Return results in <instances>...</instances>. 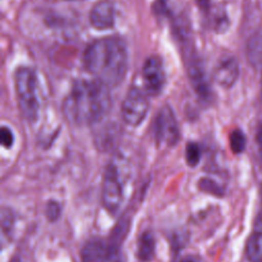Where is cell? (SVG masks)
Returning a JSON list of instances; mask_svg holds the SVG:
<instances>
[{
  "mask_svg": "<svg viewBox=\"0 0 262 262\" xmlns=\"http://www.w3.org/2000/svg\"><path fill=\"white\" fill-rule=\"evenodd\" d=\"M84 64L95 80L107 87H116L124 80L128 67V53L119 37H105L94 41L84 53Z\"/></svg>",
  "mask_w": 262,
  "mask_h": 262,
  "instance_id": "cell-2",
  "label": "cell"
},
{
  "mask_svg": "<svg viewBox=\"0 0 262 262\" xmlns=\"http://www.w3.org/2000/svg\"><path fill=\"white\" fill-rule=\"evenodd\" d=\"M199 186L202 190H204L206 192H210V193L217 194V195L221 194V188L218 186V184H216L211 179H208V178L201 179V181L199 182Z\"/></svg>",
  "mask_w": 262,
  "mask_h": 262,
  "instance_id": "cell-18",
  "label": "cell"
},
{
  "mask_svg": "<svg viewBox=\"0 0 262 262\" xmlns=\"http://www.w3.org/2000/svg\"><path fill=\"white\" fill-rule=\"evenodd\" d=\"M11 262H18V261H11Z\"/></svg>",
  "mask_w": 262,
  "mask_h": 262,
  "instance_id": "cell-25",
  "label": "cell"
},
{
  "mask_svg": "<svg viewBox=\"0 0 262 262\" xmlns=\"http://www.w3.org/2000/svg\"><path fill=\"white\" fill-rule=\"evenodd\" d=\"M185 160L189 167H195L201 160V148L195 142H188L185 146Z\"/></svg>",
  "mask_w": 262,
  "mask_h": 262,
  "instance_id": "cell-15",
  "label": "cell"
},
{
  "mask_svg": "<svg viewBox=\"0 0 262 262\" xmlns=\"http://www.w3.org/2000/svg\"><path fill=\"white\" fill-rule=\"evenodd\" d=\"M246 256L250 262H262V233L250 235L246 244Z\"/></svg>",
  "mask_w": 262,
  "mask_h": 262,
  "instance_id": "cell-13",
  "label": "cell"
},
{
  "mask_svg": "<svg viewBox=\"0 0 262 262\" xmlns=\"http://www.w3.org/2000/svg\"><path fill=\"white\" fill-rule=\"evenodd\" d=\"M111 106L110 87L95 79L79 80L67 95L62 111L73 124L89 125L105 117Z\"/></svg>",
  "mask_w": 262,
  "mask_h": 262,
  "instance_id": "cell-1",
  "label": "cell"
},
{
  "mask_svg": "<svg viewBox=\"0 0 262 262\" xmlns=\"http://www.w3.org/2000/svg\"><path fill=\"white\" fill-rule=\"evenodd\" d=\"M45 216L48 221L55 222L61 215V206L55 200H50L45 206Z\"/></svg>",
  "mask_w": 262,
  "mask_h": 262,
  "instance_id": "cell-17",
  "label": "cell"
},
{
  "mask_svg": "<svg viewBox=\"0 0 262 262\" xmlns=\"http://www.w3.org/2000/svg\"><path fill=\"white\" fill-rule=\"evenodd\" d=\"M142 80L144 90L148 95H159L165 85V71L162 59L152 55L149 56L142 68Z\"/></svg>",
  "mask_w": 262,
  "mask_h": 262,
  "instance_id": "cell-7",
  "label": "cell"
},
{
  "mask_svg": "<svg viewBox=\"0 0 262 262\" xmlns=\"http://www.w3.org/2000/svg\"><path fill=\"white\" fill-rule=\"evenodd\" d=\"M148 110L146 94L137 87L128 90L121 108L124 122L131 126H138L144 120Z\"/></svg>",
  "mask_w": 262,
  "mask_h": 262,
  "instance_id": "cell-6",
  "label": "cell"
},
{
  "mask_svg": "<svg viewBox=\"0 0 262 262\" xmlns=\"http://www.w3.org/2000/svg\"><path fill=\"white\" fill-rule=\"evenodd\" d=\"M239 74L238 63L234 57H224L217 63L214 72V81L224 88L231 87L237 80Z\"/></svg>",
  "mask_w": 262,
  "mask_h": 262,
  "instance_id": "cell-9",
  "label": "cell"
},
{
  "mask_svg": "<svg viewBox=\"0 0 262 262\" xmlns=\"http://www.w3.org/2000/svg\"><path fill=\"white\" fill-rule=\"evenodd\" d=\"M181 262H199V261H198V259H196L195 257H193V256H186L185 258H183V259L181 260Z\"/></svg>",
  "mask_w": 262,
  "mask_h": 262,
  "instance_id": "cell-23",
  "label": "cell"
},
{
  "mask_svg": "<svg viewBox=\"0 0 262 262\" xmlns=\"http://www.w3.org/2000/svg\"><path fill=\"white\" fill-rule=\"evenodd\" d=\"M108 256V246L99 238L88 241L81 252L82 262H100Z\"/></svg>",
  "mask_w": 262,
  "mask_h": 262,
  "instance_id": "cell-10",
  "label": "cell"
},
{
  "mask_svg": "<svg viewBox=\"0 0 262 262\" xmlns=\"http://www.w3.org/2000/svg\"><path fill=\"white\" fill-rule=\"evenodd\" d=\"M14 85L18 107L23 117L35 121L38 117L39 103L37 99V78L33 70L20 67L14 74Z\"/></svg>",
  "mask_w": 262,
  "mask_h": 262,
  "instance_id": "cell-3",
  "label": "cell"
},
{
  "mask_svg": "<svg viewBox=\"0 0 262 262\" xmlns=\"http://www.w3.org/2000/svg\"><path fill=\"white\" fill-rule=\"evenodd\" d=\"M0 141L2 146L6 147V148H10L14 142V137H13V133L12 131L6 127V126H2L1 127V131H0Z\"/></svg>",
  "mask_w": 262,
  "mask_h": 262,
  "instance_id": "cell-19",
  "label": "cell"
},
{
  "mask_svg": "<svg viewBox=\"0 0 262 262\" xmlns=\"http://www.w3.org/2000/svg\"><path fill=\"white\" fill-rule=\"evenodd\" d=\"M261 85H262V80H261Z\"/></svg>",
  "mask_w": 262,
  "mask_h": 262,
  "instance_id": "cell-26",
  "label": "cell"
},
{
  "mask_svg": "<svg viewBox=\"0 0 262 262\" xmlns=\"http://www.w3.org/2000/svg\"><path fill=\"white\" fill-rule=\"evenodd\" d=\"M254 229L255 232H260L262 233V210L258 213L255 222H254Z\"/></svg>",
  "mask_w": 262,
  "mask_h": 262,
  "instance_id": "cell-20",
  "label": "cell"
},
{
  "mask_svg": "<svg viewBox=\"0 0 262 262\" xmlns=\"http://www.w3.org/2000/svg\"><path fill=\"white\" fill-rule=\"evenodd\" d=\"M229 144L232 152L241 154L246 146V138L244 133L239 129H235L230 133Z\"/></svg>",
  "mask_w": 262,
  "mask_h": 262,
  "instance_id": "cell-16",
  "label": "cell"
},
{
  "mask_svg": "<svg viewBox=\"0 0 262 262\" xmlns=\"http://www.w3.org/2000/svg\"><path fill=\"white\" fill-rule=\"evenodd\" d=\"M154 135L159 144L167 146H174L180 138L176 117L168 104L162 106L155 118Z\"/></svg>",
  "mask_w": 262,
  "mask_h": 262,
  "instance_id": "cell-4",
  "label": "cell"
},
{
  "mask_svg": "<svg viewBox=\"0 0 262 262\" xmlns=\"http://www.w3.org/2000/svg\"><path fill=\"white\" fill-rule=\"evenodd\" d=\"M101 201L103 207L111 214L118 212L123 201L122 181L120 179L117 167L113 164L107 165L103 174Z\"/></svg>",
  "mask_w": 262,
  "mask_h": 262,
  "instance_id": "cell-5",
  "label": "cell"
},
{
  "mask_svg": "<svg viewBox=\"0 0 262 262\" xmlns=\"http://www.w3.org/2000/svg\"><path fill=\"white\" fill-rule=\"evenodd\" d=\"M208 12V19L210 23V26L213 28L214 31L221 33L226 30L228 27V18L226 16L225 10L222 9L221 7H212L209 6L206 10Z\"/></svg>",
  "mask_w": 262,
  "mask_h": 262,
  "instance_id": "cell-14",
  "label": "cell"
},
{
  "mask_svg": "<svg viewBox=\"0 0 262 262\" xmlns=\"http://www.w3.org/2000/svg\"><path fill=\"white\" fill-rule=\"evenodd\" d=\"M188 76L190 79V82L195 90V92L199 94L201 98L204 100H208L211 96L210 87L206 80V75L204 71L202 70L201 66L196 61L190 62L188 67Z\"/></svg>",
  "mask_w": 262,
  "mask_h": 262,
  "instance_id": "cell-11",
  "label": "cell"
},
{
  "mask_svg": "<svg viewBox=\"0 0 262 262\" xmlns=\"http://www.w3.org/2000/svg\"><path fill=\"white\" fill-rule=\"evenodd\" d=\"M156 241L149 230L143 231L137 239V258L141 262H149L155 257Z\"/></svg>",
  "mask_w": 262,
  "mask_h": 262,
  "instance_id": "cell-12",
  "label": "cell"
},
{
  "mask_svg": "<svg viewBox=\"0 0 262 262\" xmlns=\"http://www.w3.org/2000/svg\"><path fill=\"white\" fill-rule=\"evenodd\" d=\"M261 196H262V187H261Z\"/></svg>",
  "mask_w": 262,
  "mask_h": 262,
  "instance_id": "cell-24",
  "label": "cell"
},
{
  "mask_svg": "<svg viewBox=\"0 0 262 262\" xmlns=\"http://www.w3.org/2000/svg\"><path fill=\"white\" fill-rule=\"evenodd\" d=\"M198 4L204 9L206 10L209 6H211V0H196Z\"/></svg>",
  "mask_w": 262,
  "mask_h": 262,
  "instance_id": "cell-22",
  "label": "cell"
},
{
  "mask_svg": "<svg viewBox=\"0 0 262 262\" xmlns=\"http://www.w3.org/2000/svg\"><path fill=\"white\" fill-rule=\"evenodd\" d=\"M256 140H257V144H258V148H259L260 156L262 157V126L258 129L257 136H256Z\"/></svg>",
  "mask_w": 262,
  "mask_h": 262,
  "instance_id": "cell-21",
  "label": "cell"
},
{
  "mask_svg": "<svg viewBox=\"0 0 262 262\" xmlns=\"http://www.w3.org/2000/svg\"><path fill=\"white\" fill-rule=\"evenodd\" d=\"M90 24L97 30L111 29L115 25V7L110 0L98 1L89 14Z\"/></svg>",
  "mask_w": 262,
  "mask_h": 262,
  "instance_id": "cell-8",
  "label": "cell"
}]
</instances>
